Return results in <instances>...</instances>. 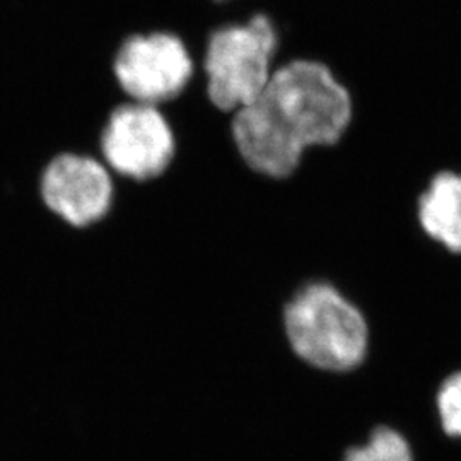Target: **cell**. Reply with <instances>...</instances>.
I'll use <instances>...</instances> for the list:
<instances>
[{
	"mask_svg": "<svg viewBox=\"0 0 461 461\" xmlns=\"http://www.w3.org/2000/svg\"><path fill=\"white\" fill-rule=\"evenodd\" d=\"M438 405L446 432L461 438V373L446 379L438 396Z\"/></svg>",
	"mask_w": 461,
	"mask_h": 461,
	"instance_id": "9c48e42d",
	"label": "cell"
},
{
	"mask_svg": "<svg viewBox=\"0 0 461 461\" xmlns=\"http://www.w3.org/2000/svg\"><path fill=\"white\" fill-rule=\"evenodd\" d=\"M420 230L446 251L461 255V171L443 169L417 198Z\"/></svg>",
	"mask_w": 461,
	"mask_h": 461,
	"instance_id": "52a82bcc",
	"label": "cell"
},
{
	"mask_svg": "<svg viewBox=\"0 0 461 461\" xmlns=\"http://www.w3.org/2000/svg\"><path fill=\"white\" fill-rule=\"evenodd\" d=\"M215 2H224V0H215Z\"/></svg>",
	"mask_w": 461,
	"mask_h": 461,
	"instance_id": "30bf717a",
	"label": "cell"
},
{
	"mask_svg": "<svg viewBox=\"0 0 461 461\" xmlns=\"http://www.w3.org/2000/svg\"><path fill=\"white\" fill-rule=\"evenodd\" d=\"M40 194L51 214L74 228H86L112 211L115 188L110 171L98 159L64 152L43 169Z\"/></svg>",
	"mask_w": 461,
	"mask_h": 461,
	"instance_id": "8992f818",
	"label": "cell"
},
{
	"mask_svg": "<svg viewBox=\"0 0 461 461\" xmlns=\"http://www.w3.org/2000/svg\"><path fill=\"white\" fill-rule=\"evenodd\" d=\"M279 40L274 21L264 14L209 34L203 72L207 98L215 110L236 113L260 96L274 74Z\"/></svg>",
	"mask_w": 461,
	"mask_h": 461,
	"instance_id": "3957f363",
	"label": "cell"
},
{
	"mask_svg": "<svg viewBox=\"0 0 461 461\" xmlns=\"http://www.w3.org/2000/svg\"><path fill=\"white\" fill-rule=\"evenodd\" d=\"M99 144L106 165L133 182L161 176L176 154V137L163 112L135 101L110 113Z\"/></svg>",
	"mask_w": 461,
	"mask_h": 461,
	"instance_id": "277c9868",
	"label": "cell"
},
{
	"mask_svg": "<svg viewBox=\"0 0 461 461\" xmlns=\"http://www.w3.org/2000/svg\"><path fill=\"white\" fill-rule=\"evenodd\" d=\"M354 120V99L327 64L294 59L274 70L260 96L230 122L245 165L270 180H287L310 149L340 142Z\"/></svg>",
	"mask_w": 461,
	"mask_h": 461,
	"instance_id": "6da1fadb",
	"label": "cell"
},
{
	"mask_svg": "<svg viewBox=\"0 0 461 461\" xmlns=\"http://www.w3.org/2000/svg\"><path fill=\"white\" fill-rule=\"evenodd\" d=\"M285 331L297 356L306 363L347 371L367 350L363 313L327 282H312L293 297L284 312Z\"/></svg>",
	"mask_w": 461,
	"mask_h": 461,
	"instance_id": "7a4b0ae2",
	"label": "cell"
},
{
	"mask_svg": "<svg viewBox=\"0 0 461 461\" xmlns=\"http://www.w3.org/2000/svg\"><path fill=\"white\" fill-rule=\"evenodd\" d=\"M194 72V59L182 38L166 32L127 38L113 62L120 89L135 103L152 106L178 98Z\"/></svg>",
	"mask_w": 461,
	"mask_h": 461,
	"instance_id": "5b68a950",
	"label": "cell"
},
{
	"mask_svg": "<svg viewBox=\"0 0 461 461\" xmlns=\"http://www.w3.org/2000/svg\"><path fill=\"white\" fill-rule=\"evenodd\" d=\"M346 461H413L407 441L388 428L373 432L367 445L354 447L347 453Z\"/></svg>",
	"mask_w": 461,
	"mask_h": 461,
	"instance_id": "ba28073f",
	"label": "cell"
}]
</instances>
